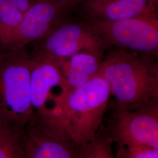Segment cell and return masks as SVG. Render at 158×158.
I'll list each match as a JSON object with an SVG mask.
<instances>
[{
  "instance_id": "1",
  "label": "cell",
  "mask_w": 158,
  "mask_h": 158,
  "mask_svg": "<svg viewBox=\"0 0 158 158\" xmlns=\"http://www.w3.org/2000/svg\"><path fill=\"white\" fill-rule=\"evenodd\" d=\"M99 72L115 97V110L132 111L158 103L157 56L124 48L107 50Z\"/></svg>"
},
{
  "instance_id": "2",
  "label": "cell",
  "mask_w": 158,
  "mask_h": 158,
  "mask_svg": "<svg viewBox=\"0 0 158 158\" xmlns=\"http://www.w3.org/2000/svg\"><path fill=\"white\" fill-rule=\"evenodd\" d=\"M111 95L107 81L98 74L63 98L57 118L77 146L90 141L101 127Z\"/></svg>"
},
{
  "instance_id": "3",
  "label": "cell",
  "mask_w": 158,
  "mask_h": 158,
  "mask_svg": "<svg viewBox=\"0 0 158 158\" xmlns=\"http://www.w3.org/2000/svg\"><path fill=\"white\" fill-rule=\"evenodd\" d=\"M31 56L26 48L0 51V123L26 127L34 113Z\"/></svg>"
},
{
  "instance_id": "4",
  "label": "cell",
  "mask_w": 158,
  "mask_h": 158,
  "mask_svg": "<svg viewBox=\"0 0 158 158\" xmlns=\"http://www.w3.org/2000/svg\"><path fill=\"white\" fill-rule=\"evenodd\" d=\"M85 21L98 35L106 51L124 48L158 56L157 16L145 15L114 21Z\"/></svg>"
},
{
  "instance_id": "5",
  "label": "cell",
  "mask_w": 158,
  "mask_h": 158,
  "mask_svg": "<svg viewBox=\"0 0 158 158\" xmlns=\"http://www.w3.org/2000/svg\"><path fill=\"white\" fill-rule=\"evenodd\" d=\"M35 44L34 53L52 59L60 66L81 52H89L102 57L106 52L101 40L86 21L63 19Z\"/></svg>"
},
{
  "instance_id": "6",
  "label": "cell",
  "mask_w": 158,
  "mask_h": 158,
  "mask_svg": "<svg viewBox=\"0 0 158 158\" xmlns=\"http://www.w3.org/2000/svg\"><path fill=\"white\" fill-rule=\"evenodd\" d=\"M26 133V158H79V147L57 117L34 112Z\"/></svg>"
},
{
  "instance_id": "7",
  "label": "cell",
  "mask_w": 158,
  "mask_h": 158,
  "mask_svg": "<svg viewBox=\"0 0 158 158\" xmlns=\"http://www.w3.org/2000/svg\"><path fill=\"white\" fill-rule=\"evenodd\" d=\"M31 102L34 113L57 117L65 90L62 67L55 61L31 53Z\"/></svg>"
},
{
  "instance_id": "8",
  "label": "cell",
  "mask_w": 158,
  "mask_h": 158,
  "mask_svg": "<svg viewBox=\"0 0 158 158\" xmlns=\"http://www.w3.org/2000/svg\"><path fill=\"white\" fill-rule=\"evenodd\" d=\"M114 114L105 128L113 143H139L158 149V103L132 111L115 110Z\"/></svg>"
},
{
  "instance_id": "9",
  "label": "cell",
  "mask_w": 158,
  "mask_h": 158,
  "mask_svg": "<svg viewBox=\"0 0 158 158\" xmlns=\"http://www.w3.org/2000/svg\"><path fill=\"white\" fill-rule=\"evenodd\" d=\"M70 10L56 2L40 0L23 14V18L6 49H21L41 40L64 19Z\"/></svg>"
},
{
  "instance_id": "10",
  "label": "cell",
  "mask_w": 158,
  "mask_h": 158,
  "mask_svg": "<svg viewBox=\"0 0 158 158\" xmlns=\"http://www.w3.org/2000/svg\"><path fill=\"white\" fill-rule=\"evenodd\" d=\"M85 19L114 21L141 15H153L148 0H81L78 5Z\"/></svg>"
},
{
  "instance_id": "11",
  "label": "cell",
  "mask_w": 158,
  "mask_h": 158,
  "mask_svg": "<svg viewBox=\"0 0 158 158\" xmlns=\"http://www.w3.org/2000/svg\"><path fill=\"white\" fill-rule=\"evenodd\" d=\"M103 58L91 52H81L63 63L61 67L65 79L63 98L98 75Z\"/></svg>"
},
{
  "instance_id": "12",
  "label": "cell",
  "mask_w": 158,
  "mask_h": 158,
  "mask_svg": "<svg viewBox=\"0 0 158 158\" xmlns=\"http://www.w3.org/2000/svg\"><path fill=\"white\" fill-rule=\"evenodd\" d=\"M26 127L0 123V158H26Z\"/></svg>"
},
{
  "instance_id": "13",
  "label": "cell",
  "mask_w": 158,
  "mask_h": 158,
  "mask_svg": "<svg viewBox=\"0 0 158 158\" xmlns=\"http://www.w3.org/2000/svg\"><path fill=\"white\" fill-rule=\"evenodd\" d=\"M23 15L6 0H0V51L6 49Z\"/></svg>"
},
{
  "instance_id": "14",
  "label": "cell",
  "mask_w": 158,
  "mask_h": 158,
  "mask_svg": "<svg viewBox=\"0 0 158 158\" xmlns=\"http://www.w3.org/2000/svg\"><path fill=\"white\" fill-rule=\"evenodd\" d=\"M113 140L105 128H99L90 141L79 146V158H114Z\"/></svg>"
},
{
  "instance_id": "15",
  "label": "cell",
  "mask_w": 158,
  "mask_h": 158,
  "mask_svg": "<svg viewBox=\"0 0 158 158\" xmlns=\"http://www.w3.org/2000/svg\"><path fill=\"white\" fill-rule=\"evenodd\" d=\"M116 158H158V149L143 143L128 142L119 145Z\"/></svg>"
},
{
  "instance_id": "16",
  "label": "cell",
  "mask_w": 158,
  "mask_h": 158,
  "mask_svg": "<svg viewBox=\"0 0 158 158\" xmlns=\"http://www.w3.org/2000/svg\"><path fill=\"white\" fill-rule=\"evenodd\" d=\"M22 14H24L37 0H6Z\"/></svg>"
},
{
  "instance_id": "17",
  "label": "cell",
  "mask_w": 158,
  "mask_h": 158,
  "mask_svg": "<svg viewBox=\"0 0 158 158\" xmlns=\"http://www.w3.org/2000/svg\"><path fill=\"white\" fill-rule=\"evenodd\" d=\"M37 1H40V0H37ZM47 1H50L56 2L57 4H59L60 5H62L68 8L69 10H71L72 8L77 6L81 0H47Z\"/></svg>"
},
{
  "instance_id": "18",
  "label": "cell",
  "mask_w": 158,
  "mask_h": 158,
  "mask_svg": "<svg viewBox=\"0 0 158 158\" xmlns=\"http://www.w3.org/2000/svg\"><path fill=\"white\" fill-rule=\"evenodd\" d=\"M148 4L151 11L158 15V0H148Z\"/></svg>"
}]
</instances>
